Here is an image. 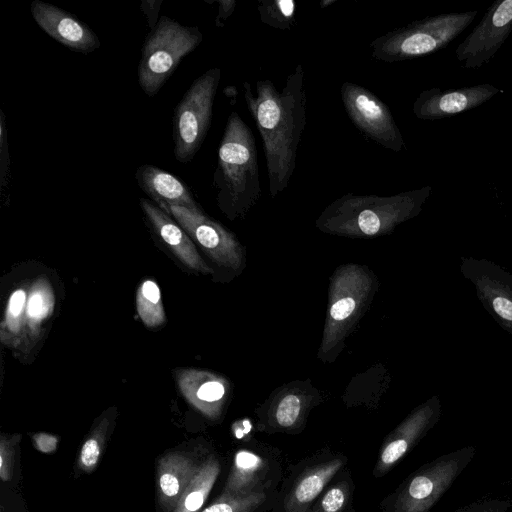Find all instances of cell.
<instances>
[{
    "label": "cell",
    "mask_w": 512,
    "mask_h": 512,
    "mask_svg": "<svg viewBox=\"0 0 512 512\" xmlns=\"http://www.w3.org/2000/svg\"><path fill=\"white\" fill-rule=\"evenodd\" d=\"M244 99L262 137L272 198L284 191L294 173L297 150L307 123L304 71L298 64L278 90L268 79L256 81L254 96L243 83Z\"/></svg>",
    "instance_id": "obj_1"
},
{
    "label": "cell",
    "mask_w": 512,
    "mask_h": 512,
    "mask_svg": "<svg viewBox=\"0 0 512 512\" xmlns=\"http://www.w3.org/2000/svg\"><path fill=\"white\" fill-rule=\"evenodd\" d=\"M213 186L219 206L230 216L244 214L261 196L255 137L235 111L220 142Z\"/></svg>",
    "instance_id": "obj_2"
},
{
    "label": "cell",
    "mask_w": 512,
    "mask_h": 512,
    "mask_svg": "<svg viewBox=\"0 0 512 512\" xmlns=\"http://www.w3.org/2000/svg\"><path fill=\"white\" fill-rule=\"evenodd\" d=\"M431 192L426 185L386 197L347 193L325 209L319 222L328 229L374 236L418 215Z\"/></svg>",
    "instance_id": "obj_3"
},
{
    "label": "cell",
    "mask_w": 512,
    "mask_h": 512,
    "mask_svg": "<svg viewBox=\"0 0 512 512\" xmlns=\"http://www.w3.org/2000/svg\"><path fill=\"white\" fill-rule=\"evenodd\" d=\"M477 11L429 16L394 29L370 43L374 59L394 63L443 49L475 19Z\"/></svg>",
    "instance_id": "obj_4"
},
{
    "label": "cell",
    "mask_w": 512,
    "mask_h": 512,
    "mask_svg": "<svg viewBox=\"0 0 512 512\" xmlns=\"http://www.w3.org/2000/svg\"><path fill=\"white\" fill-rule=\"evenodd\" d=\"M203 36L198 27H187L162 16L142 47L138 81L153 97L176 70L181 59L193 51Z\"/></svg>",
    "instance_id": "obj_5"
},
{
    "label": "cell",
    "mask_w": 512,
    "mask_h": 512,
    "mask_svg": "<svg viewBox=\"0 0 512 512\" xmlns=\"http://www.w3.org/2000/svg\"><path fill=\"white\" fill-rule=\"evenodd\" d=\"M220 77L219 68L204 72L193 82L174 110V155L180 163L193 160L206 137Z\"/></svg>",
    "instance_id": "obj_6"
},
{
    "label": "cell",
    "mask_w": 512,
    "mask_h": 512,
    "mask_svg": "<svg viewBox=\"0 0 512 512\" xmlns=\"http://www.w3.org/2000/svg\"><path fill=\"white\" fill-rule=\"evenodd\" d=\"M474 451L461 448L423 466L400 487L392 512H428L472 460Z\"/></svg>",
    "instance_id": "obj_7"
},
{
    "label": "cell",
    "mask_w": 512,
    "mask_h": 512,
    "mask_svg": "<svg viewBox=\"0 0 512 512\" xmlns=\"http://www.w3.org/2000/svg\"><path fill=\"white\" fill-rule=\"evenodd\" d=\"M340 93L347 115L364 135L394 152L403 149V136L383 101L367 88L352 82H344Z\"/></svg>",
    "instance_id": "obj_8"
},
{
    "label": "cell",
    "mask_w": 512,
    "mask_h": 512,
    "mask_svg": "<svg viewBox=\"0 0 512 512\" xmlns=\"http://www.w3.org/2000/svg\"><path fill=\"white\" fill-rule=\"evenodd\" d=\"M460 271L494 320L512 335V274L487 259L462 257Z\"/></svg>",
    "instance_id": "obj_9"
},
{
    "label": "cell",
    "mask_w": 512,
    "mask_h": 512,
    "mask_svg": "<svg viewBox=\"0 0 512 512\" xmlns=\"http://www.w3.org/2000/svg\"><path fill=\"white\" fill-rule=\"evenodd\" d=\"M512 32V0L495 1L472 32L457 46L461 66L474 69L490 62Z\"/></svg>",
    "instance_id": "obj_10"
},
{
    "label": "cell",
    "mask_w": 512,
    "mask_h": 512,
    "mask_svg": "<svg viewBox=\"0 0 512 512\" xmlns=\"http://www.w3.org/2000/svg\"><path fill=\"white\" fill-rule=\"evenodd\" d=\"M503 91L492 84L459 88H429L413 103V114L421 120H439L476 108Z\"/></svg>",
    "instance_id": "obj_11"
},
{
    "label": "cell",
    "mask_w": 512,
    "mask_h": 512,
    "mask_svg": "<svg viewBox=\"0 0 512 512\" xmlns=\"http://www.w3.org/2000/svg\"><path fill=\"white\" fill-rule=\"evenodd\" d=\"M169 214L214 261L233 266L237 261V243L219 223L203 214L202 210H189L182 206L163 205Z\"/></svg>",
    "instance_id": "obj_12"
},
{
    "label": "cell",
    "mask_w": 512,
    "mask_h": 512,
    "mask_svg": "<svg viewBox=\"0 0 512 512\" xmlns=\"http://www.w3.org/2000/svg\"><path fill=\"white\" fill-rule=\"evenodd\" d=\"M441 414L437 396L415 409L387 438L374 469L381 476L399 462L434 426Z\"/></svg>",
    "instance_id": "obj_13"
},
{
    "label": "cell",
    "mask_w": 512,
    "mask_h": 512,
    "mask_svg": "<svg viewBox=\"0 0 512 512\" xmlns=\"http://www.w3.org/2000/svg\"><path fill=\"white\" fill-rule=\"evenodd\" d=\"M30 10L38 26L69 49L90 53L100 46L98 36L89 26L61 8L35 0Z\"/></svg>",
    "instance_id": "obj_14"
},
{
    "label": "cell",
    "mask_w": 512,
    "mask_h": 512,
    "mask_svg": "<svg viewBox=\"0 0 512 512\" xmlns=\"http://www.w3.org/2000/svg\"><path fill=\"white\" fill-rule=\"evenodd\" d=\"M140 205L153 230L185 266L202 273L212 272L192 239L169 214L147 199L141 198Z\"/></svg>",
    "instance_id": "obj_15"
},
{
    "label": "cell",
    "mask_w": 512,
    "mask_h": 512,
    "mask_svg": "<svg viewBox=\"0 0 512 512\" xmlns=\"http://www.w3.org/2000/svg\"><path fill=\"white\" fill-rule=\"evenodd\" d=\"M199 464L187 454L170 452L157 465L158 503L164 512H174Z\"/></svg>",
    "instance_id": "obj_16"
},
{
    "label": "cell",
    "mask_w": 512,
    "mask_h": 512,
    "mask_svg": "<svg viewBox=\"0 0 512 512\" xmlns=\"http://www.w3.org/2000/svg\"><path fill=\"white\" fill-rule=\"evenodd\" d=\"M139 187L157 204L182 206L189 210H201L191 192L178 177L154 165L144 164L135 174Z\"/></svg>",
    "instance_id": "obj_17"
},
{
    "label": "cell",
    "mask_w": 512,
    "mask_h": 512,
    "mask_svg": "<svg viewBox=\"0 0 512 512\" xmlns=\"http://www.w3.org/2000/svg\"><path fill=\"white\" fill-rule=\"evenodd\" d=\"M176 381L186 401L209 418L218 417L225 386L214 375L196 370L182 369L176 373Z\"/></svg>",
    "instance_id": "obj_18"
},
{
    "label": "cell",
    "mask_w": 512,
    "mask_h": 512,
    "mask_svg": "<svg viewBox=\"0 0 512 512\" xmlns=\"http://www.w3.org/2000/svg\"><path fill=\"white\" fill-rule=\"evenodd\" d=\"M267 471V463L262 457L249 450H238L222 493L231 496H247L264 492L263 483Z\"/></svg>",
    "instance_id": "obj_19"
},
{
    "label": "cell",
    "mask_w": 512,
    "mask_h": 512,
    "mask_svg": "<svg viewBox=\"0 0 512 512\" xmlns=\"http://www.w3.org/2000/svg\"><path fill=\"white\" fill-rule=\"evenodd\" d=\"M342 466L343 461L336 458L307 469L292 487L286 501V511L305 512Z\"/></svg>",
    "instance_id": "obj_20"
},
{
    "label": "cell",
    "mask_w": 512,
    "mask_h": 512,
    "mask_svg": "<svg viewBox=\"0 0 512 512\" xmlns=\"http://www.w3.org/2000/svg\"><path fill=\"white\" fill-rule=\"evenodd\" d=\"M219 473L220 463L214 455L207 457L201 462L174 512H199L208 498Z\"/></svg>",
    "instance_id": "obj_21"
},
{
    "label": "cell",
    "mask_w": 512,
    "mask_h": 512,
    "mask_svg": "<svg viewBox=\"0 0 512 512\" xmlns=\"http://www.w3.org/2000/svg\"><path fill=\"white\" fill-rule=\"evenodd\" d=\"M55 305V297L50 283L45 278L37 279L28 294L25 311V333L32 341L38 338L41 325L48 319Z\"/></svg>",
    "instance_id": "obj_22"
},
{
    "label": "cell",
    "mask_w": 512,
    "mask_h": 512,
    "mask_svg": "<svg viewBox=\"0 0 512 512\" xmlns=\"http://www.w3.org/2000/svg\"><path fill=\"white\" fill-rule=\"evenodd\" d=\"M27 297L22 288L13 291L9 297L1 325L2 342L9 346L18 347L24 338Z\"/></svg>",
    "instance_id": "obj_23"
},
{
    "label": "cell",
    "mask_w": 512,
    "mask_h": 512,
    "mask_svg": "<svg viewBox=\"0 0 512 512\" xmlns=\"http://www.w3.org/2000/svg\"><path fill=\"white\" fill-rule=\"evenodd\" d=\"M137 313L148 328H155L165 322V311L161 291L156 282L145 280L136 293Z\"/></svg>",
    "instance_id": "obj_24"
},
{
    "label": "cell",
    "mask_w": 512,
    "mask_h": 512,
    "mask_svg": "<svg viewBox=\"0 0 512 512\" xmlns=\"http://www.w3.org/2000/svg\"><path fill=\"white\" fill-rule=\"evenodd\" d=\"M262 23L279 30H291L295 24L293 0H263L257 5Z\"/></svg>",
    "instance_id": "obj_25"
},
{
    "label": "cell",
    "mask_w": 512,
    "mask_h": 512,
    "mask_svg": "<svg viewBox=\"0 0 512 512\" xmlns=\"http://www.w3.org/2000/svg\"><path fill=\"white\" fill-rule=\"evenodd\" d=\"M108 427V418L102 419L83 443L78 457V466L82 471L90 473L97 466L104 450Z\"/></svg>",
    "instance_id": "obj_26"
},
{
    "label": "cell",
    "mask_w": 512,
    "mask_h": 512,
    "mask_svg": "<svg viewBox=\"0 0 512 512\" xmlns=\"http://www.w3.org/2000/svg\"><path fill=\"white\" fill-rule=\"evenodd\" d=\"M265 499L264 492L247 496H231L221 493L211 505L201 512H255Z\"/></svg>",
    "instance_id": "obj_27"
},
{
    "label": "cell",
    "mask_w": 512,
    "mask_h": 512,
    "mask_svg": "<svg viewBox=\"0 0 512 512\" xmlns=\"http://www.w3.org/2000/svg\"><path fill=\"white\" fill-rule=\"evenodd\" d=\"M302 409L301 399L295 394L283 397L275 411V419L279 426L290 428L296 424Z\"/></svg>",
    "instance_id": "obj_28"
},
{
    "label": "cell",
    "mask_w": 512,
    "mask_h": 512,
    "mask_svg": "<svg viewBox=\"0 0 512 512\" xmlns=\"http://www.w3.org/2000/svg\"><path fill=\"white\" fill-rule=\"evenodd\" d=\"M19 435L2 434L0 438V477L3 481H9L13 474L15 446L19 441Z\"/></svg>",
    "instance_id": "obj_29"
},
{
    "label": "cell",
    "mask_w": 512,
    "mask_h": 512,
    "mask_svg": "<svg viewBox=\"0 0 512 512\" xmlns=\"http://www.w3.org/2000/svg\"><path fill=\"white\" fill-rule=\"evenodd\" d=\"M348 499V486L345 482L330 488L319 503L320 512H342Z\"/></svg>",
    "instance_id": "obj_30"
},
{
    "label": "cell",
    "mask_w": 512,
    "mask_h": 512,
    "mask_svg": "<svg viewBox=\"0 0 512 512\" xmlns=\"http://www.w3.org/2000/svg\"><path fill=\"white\" fill-rule=\"evenodd\" d=\"M356 301L351 296H344L337 299L330 307V318L335 322H342L348 319L354 312Z\"/></svg>",
    "instance_id": "obj_31"
},
{
    "label": "cell",
    "mask_w": 512,
    "mask_h": 512,
    "mask_svg": "<svg viewBox=\"0 0 512 512\" xmlns=\"http://www.w3.org/2000/svg\"><path fill=\"white\" fill-rule=\"evenodd\" d=\"M1 149H0V168H1V187L3 188L5 185H7L8 177L9 176V152H8V144H7V130L5 126V116L4 113L1 111Z\"/></svg>",
    "instance_id": "obj_32"
},
{
    "label": "cell",
    "mask_w": 512,
    "mask_h": 512,
    "mask_svg": "<svg viewBox=\"0 0 512 512\" xmlns=\"http://www.w3.org/2000/svg\"><path fill=\"white\" fill-rule=\"evenodd\" d=\"M510 504L497 501L474 503L455 512H504Z\"/></svg>",
    "instance_id": "obj_33"
},
{
    "label": "cell",
    "mask_w": 512,
    "mask_h": 512,
    "mask_svg": "<svg viewBox=\"0 0 512 512\" xmlns=\"http://www.w3.org/2000/svg\"><path fill=\"white\" fill-rule=\"evenodd\" d=\"M33 442L37 450L51 453L56 449L58 439L53 435L40 432L33 436Z\"/></svg>",
    "instance_id": "obj_34"
},
{
    "label": "cell",
    "mask_w": 512,
    "mask_h": 512,
    "mask_svg": "<svg viewBox=\"0 0 512 512\" xmlns=\"http://www.w3.org/2000/svg\"><path fill=\"white\" fill-rule=\"evenodd\" d=\"M161 1H148L144 0L141 2V8L147 16L148 24L153 29L157 24L158 12L160 10Z\"/></svg>",
    "instance_id": "obj_35"
},
{
    "label": "cell",
    "mask_w": 512,
    "mask_h": 512,
    "mask_svg": "<svg viewBox=\"0 0 512 512\" xmlns=\"http://www.w3.org/2000/svg\"><path fill=\"white\" fill-rule=\"evenodd\" d=\"M217 3L219 4V12L216 17L215 23L217 27H222L224 25V22L233 13L236 6V1L218 0Z\"/></svg>",
    "instance_id": "obj_36"
}]
</instances>
